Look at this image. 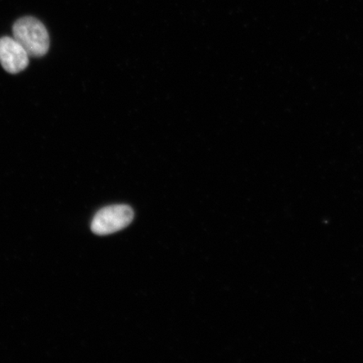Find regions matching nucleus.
<instances>
[{
	"label": "nucleus",
	"mask_w": 363,
	"mask_h": 363,
	"mask_svg": "<svg viewBox=\"0 0 363 363\" xmlns=\"http://www.w3.org/2000/svg\"><path fill=\"white\" fill-rule=\"evenodd\" d=\"M13 39L30 57H39L48 52L50 38L42 22L34 17H23L13 26Z\"/></svg>",
	"instance_id": "f257e3e1"
},
{
	"label": "nucleus",
	"mask_w": 363,
	"mask_h": 363,
	"mask_svg": "<svg viewBox=\"0 0 363 363\" xmlns=\"http://www.w3.org/2000/svg\"><path fill=\"white\" fill-rule=\"evenodd\" d=\"M133 219V208L125 204H116L99 211L91 223V230L99 235H111L125 229Z\"/></svg>",
	"instance_id": "f03ea898"
},
{
	"label": "nucleus",
	"mask_w": 363,
	"mask_h": 363,
	"mask_svg": "<svg viewBox=\"0 0 363 363\" xmlns=\"http://www.w3.org/2000/svg\"><path fill=\"white\" fill-rule=\"evenodd\" d=\"M0 63L8 72L19 74L29 65V55L16 39H0Z\"/></svg>",
	"instance_id": "7ed1b4c3"
}]
</instances>
